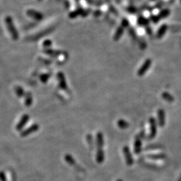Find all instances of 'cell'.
I'll use <instances>...</instances> for the list:
<instances>
[{
  "instance_id": "cell-10",
  "label": "cell",
  "mask_w": 181,
  "mask_h": 181,
  "mask_svg": "<svg viewBox=\"0 0 181 181\" xmlns=\"http://www.w3.org/2000/svg\"><path fill=\"white\" fill-rule=\"evenodd\" d=\"M58 79L59 81V85L62 88L65 89L66 87V84L65 81V78H64L63 74L61 73H59L58 74Z\"/></svg>"
},
{
  "instance_id": "cell-11",
  "label": "cell",
  "mask_w": 181,
  "mask_h": 181,
  "mask_svg": "<svg viewBox=\"0 0 181 181\" xmlns=\"http://www.w3.org/2000/svg\"><path fill=\"white\" fill-rule=\"evenodd\" d=\"M104 152H103V150H98L97 154H96V160L98 163H101L104 160Z\"/></svg>"
},
{
  "instance_id": "cell-19",
  "label": "cell",
  "mask_w": 181,
  "mask_h": 181,
  "mask_svg": "<svg viewBox=\"0 0 181 181\" xmlns=\"http://www.w3.org/2000/svg\"><path fill=\"white\" fill-rule=\"evenodd\" d=\"M51 44H52V42L49 40H46V41H44L43 42V46L44 47H49L51 45Z\"/></svg>"
},
{
  "instance_id": "cell-17",
  "label": "cell",
  "mask_w": 181,
  "mask_h": 181,
  "mask_svg": "<svg viewBox=\"0 0 181 181\" xmlns=\"http://www.w3.org/2000/svg\"><path fill=\"white\" fill-rule=\"evenodd\" d=\"M123 28H119V29L117 30V32L115 33V38H114V39L117 40L118 39H119L120 37L121 36V35H122L123 34Z\"/></svg>"
},
{
  "instance_id": "cell-1",
  "label": "cell",
  "mask_w": 181,
  "mask_h": 181,
  "mask_svg": "<svg viewBox=\"0 0 181 181\" xmlns=\"http://www.w3.org/2000/svg\"><path fill=\"white\" fill-rule=\"evenodd\" d=\"M5 22L7 30L10 32L12 39L14 40H17L18 38H19V33H18L17 29H16V26H15L12 17H10V16H7V17L5 18Z\"/></svg>"
},
{
  "instance_id": "cell-16",
  "label": "cell",
  "mask_w": 181,
  "mask_h": 181,
  "mask_svg": "<svg viewBox=\"0 0 181 181\" xmlns=\"http://www.w3.org/2000/svg\"><path fill=\"white\" fill-rule=\"evenodd\" d=\"M50 77V75L49 74H42L40 77V80L42 81V83H47L48 80L49 79Z\"/></svg>"
},
{
  "instance_id": "cell-9",
  "label": "cell",
  "mask_w": 181,
  "mask_h": 181,
  "mask_svg": "<svg viewBox=\"0 0 181 181\" xmlns=\"http://www.w3.org/2000/svg\"><path fill=\"white\" fill-rule=\"evenodd\" d=\"M142 150V142L139 138H136L134 144V151L136 154H138Z\"/></svg>"
},
{
  "instance_id": "cell-18",
  "label": "cell",
  "mask_w": 181,
  "mask_h": 181,
  "mask_svg": "<svg viewBox=\"0 0 181 181\" xmlns=\"http://www.w3.org/2000/svg\"><path fill=\"white\" fill-rule=\"evenodd\" d=\"M65 160L66 162H69V163L70 164H71V165H73V164H75V161H74V160L71 158V156H69V155H67V156H65Z\"/></svg>"
},
{
  "instance_id": "cell-20",
  "label": "cell",
  "mask_w": 181,
  "mask_h": 181,
  "mask_svg": "<svg viewBox=\"0 0 181 181\" xmlns=\"http://www.w3.org/2000/svg\"><path fill=\"white\" fill-rule=\"evenodd\" d=\"M160 30H160V32L158 33V36H159V37L162 36V34H163V32H165V28H164V27L160 29Z\"/></svg>"
},
{
  "instance_id": "cell-6",
  "label": "cell",
  "mask_w": 181,
  "mask_h": 181,
  "mask_svg": "<svg viewBox=\"0 0 181 181\" xmlns=\"http://www.w3.org/2000/svg\"><path fill=\"white\" fill-rule=\"evenodd\" d=\"M27 15L29 16L30 17L34 18L37 20H41L43 18V16L41 13L37 12L34 10H29L27 11Z\"/></svg>"
},
{
  "instance_id": "cell-3",
  "label": "cell",
  "mask_w": 181,
  "mask_h": 181,
  "mask_svg": "<svg viewBox=\"0 0 181 181\" xmlns=\"http://www.w3.org/2000/svg\"><path fill=\"white\" fill-rule=\"evenodd\" d=\"M30 118V115L28 114H24L22 116V117L20 118V121H18V123L16 125V130L18 131V132H21V131L24 129V127L26 126V125L27 124V123L28 122Z\"/></svg>"
},
{
  "instance_id": "cell-2",
  "label": "cell",
  "mask_w": 181,
  "mask_h": 181,
  "mask_svg": "<svg viewBox=\"0 0 181 181\" xmlns=\"http://www.w3.org/2000/svg\"><path fill=\"white\" fill-rule=\"evenodd\" d=\"M40 126L38 123H34L30 126L27 127L25 130H22L21 132H20V136L22 138H25L27 137L29 135L33 134V133H35L37 132L38 130H39Z\"/></svg>"
},
{
  "instance_id": "cell-7",
  "label": "cell",
  "mask_w": 181,
  "mask_h": 181,
  "mask_svg": "<svg viewBox=\"0 0 181 181\" xmlns=\"http://www.w3.org/2000/svg\"><path fill=\"white\" fill-rule=\"evenodd\" d=\"M150 138H154L156 134V121L154 118H150Z\"/></svg>"
},
{
  "instance_id": "cell-5",
  "label": "cell",
  "mask_w": 181,
  "mask_h": 181,
  "mask_svg": "<svg viewBox=\"0 0 181 181\" xmlns=\"http://www.w3.org/2000/svg\"><path fill=\"white\" fill-rule=\"evenodd\" d=\"M123 154H124L125 161H126L127 165H132L133 162H134V160H133V157L130 151V149H129V148L127 146H125L124 148H123Z\"/></svg>"
},
{
  "instance_id": "cell-15",
  "label": "cell",
  "mask_w": 181,
  "mask_h": 181,
  "mask_svg": "<svg viewBox=\"0 0 181 181\" xmlns=\"http://www.w3.org/2000/svg\"><path fill=\"white\" fill-rule=\"evenodd\" d=\"M117 125L121 129H125L129 126L128 123L123 119H119L117 122Z\"/></svg>"
},
{
  "instance_id": "cell-14",
  "label": "cell",
  "mask_w": 181,
  "mask_h": 181,
  "mask_svg": "<svg viewBox=\"0 0 181 181\" xmlns=\"http://www.w3.org/2000/svg\"><path fill=\"white\" fill-rule=\"evenodd\" d=\"M97 144L99 148H101L104 144L103 143V136L101 132L97 134Z\"/></svg>"
},
{
  "instance_id": "cell-4",
  "label": "cell",
  "mask_w": 181,
  "mask_h": 181,
  "mask_svg": "<svg viewBox=\"0 0 181 181\" xmlns=\"http://www.w3.org/2000/svg\"><path fill=\"white\" fill-rule=\"evenodd\" d=\"M151 64H152V61H151L150 59H147L144 62V63L142 64L140 69L138 70V76H143L144 74L146 73L147 71H148V69L150 67Z\"/></svg>"
},
{
  "instance_id": "cell-12",
  "label": "cell",
  "mask_w": 181,
  "mask_h": 181,
  "mask_svg": "<svg viewBox=\"0 0 181 181\" xmlns=\"http://www.w3.org/2000/svg\"><path fill=\"white\" fill-rule=\"evenodd\" d=\"M15 92L18 97H22L25 95L26 92L21 86L15 87Z\"/></svg>"
},
{
  "instance_id": "cell-8",
  "label": "cell",
  "mask_w": 181,
  "mask_h": 181,
  "mask_svg": "<svg viewBox=\"0 0 181 181\" xmlns=\"http://www.w3.org/2000/svg\"><path fill=\"white\" fill-rule=\"evenodd\" d=\"M25 97V100L24 103L26 107H30L32 104L33 102V97L32 95L30 92H26L24 95Z\"/></svg>"
},
{
  "instance_id": "cell-13",
  "label": "cell",
  "mask_w": 181,
  "mask_h": 181,
  "mask_svg": "<svg viewBox=\"0 0 181 181\" xmlns=\"http://www.w3.org/2000/svg\"><path fill=\"white\" fill-rule=\"evenodd\" d=\"M158 120H159V124L160 126H162L164 124V120H165V117H164V112L162 110H160L158 112Z\"/></svg>"
}]
</instances>
